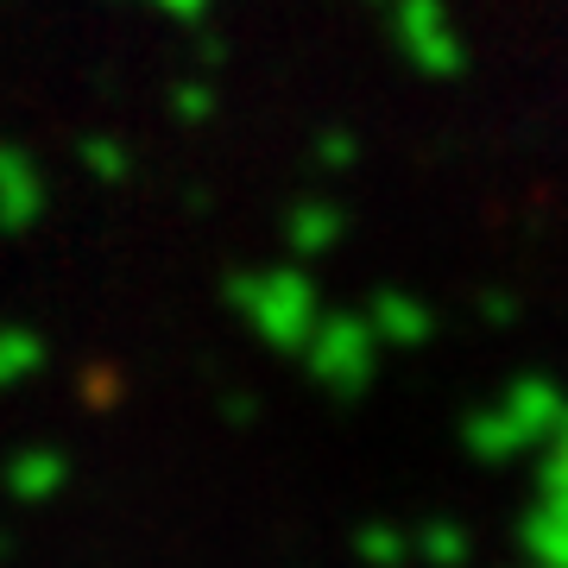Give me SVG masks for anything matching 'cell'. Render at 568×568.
<instances>
[{
  "mask_svg": "<svg viewBox=\"0 0 568 568\" xmlns=\"http://www.w3.org/2000/svg\"><path fill=\"white\" fill-rule=\"evenodd\" d=\"M562 417H568L562 386L544 379V373H525V379H511L499 398L467 410L462 448L480 467H511V462H525V455H537V448L562 429Z\"/></svg>",
  "mask_w": 568,
  "mask_h": 568,
  "instance_id": "cell-1",
  "label": "cell"
},
{
  "mask_svg": "<svg viewBox=\"0 0 568 568\" xmlns=\"http://www.w3.org/2000/svg\"><path fill=\"white\" fill-rule=\"evenodd\" d=\"M227 304L241 316V328L272 354H304L310 328L323 323V291L304 265H253V272H234L227 278Z\"/></svg>",
  "mask_w": 568,
  "mask_h": 568,
  "instance_id": "cell-2",
  "label": "cell"
},
{
  "mask_svg": "<svg viewBox=\"0 0 568 568\" xmlns=\"http://www.w3.org/2000/svg\"><path fill=\"white\" fill-rule=\"evenodd\" d=\"M379 335L366 328L361 310H323V323L310 328L304 342V373L310 386H323L328 398H361V392H373V379H379Z\"/></svg>",
  "mask_w": 568,
  "mask_h": 568,
  "instance_id": "cell-3",
  "label": "cell"
},
{
  "mask_svg": "<svg viewBox=\"0 0 568 568\" xmlns=\"http://www.w3.org/2000/svg\"><path fill=\"white\" fill-rule=\"evenodd\" d=\"M386 26H392V44L398 58L429 82H448L467 70V39L448 0H386Z\"/></svg>",
  "mask_w": 568,
  "mask_h": 568,
  "instance_id": "cell-4",
  "label": "cell"
},
{
  "mask_svg": "<svg viewBox=\"0 0 568 568\" xmlns=\"http://www.w3.org/2000/svg\"><path fill=\"white\" fill-rule=\"evenodd\" d=\"M70 455H63L58 443H26L7 455V467H0V487H7V499L13 506H51V499H63V487H70Z\"/></svg>",
  "mask_w": 568,
  "mask_h": 568,
  "instance_id": "cell-5",
  "label": "cell"
},
{
  "mask_svg": "<svg viewBox=\"0 0 568 568\" xmlns=\"http://www.w3.org/2000/svg\"><path fill=\"white\" fill-rule=\"evenodd\" d=\"M44 215V171L26 145L0 140V234H26Z\"/></svg>",
  "mask_w": 568,
  "mask_h": 568,
  "instance_id": "cell-6",
  "label": "cell"
},
{
  "mask_svg": "<svg viewBox=\"0 0 568 568\" xmlns=\"http://www.w3.org/2000/svg\"><path fill=\"white\" fill-rule=\"evenodd\" d=\"M366 328L379 335V347H398V354H410V347H424L429 335H436V310L417 297V291H373V304L361 310Z\"/></svg>",
  "mask_w": 568,
  "mask_h": 568,
  "instance_id": "cell-7",
  "label": "cell"
},
{
  "mask_svg": "<svg viewBox=\"0 0 568 568\" xmlns=\"http://www.w3.org/2000/svg\"><path fill=\"white\" fill-rule=\"evenodd\" d=\"M347 234V215L335 203H297L284 215V246H291V260L310 265V260H328Z\"/></svg>",
  "mask_w": 568,
  "mask_h": 568,
  "instance_id": "cell-8",
  "label": "cell"
},
{
  "mask_svg": "<svg viewBox=\"0 0 568 568\" xmlns=\"http://www.w3.org/2000/svg\"><path fill=\"white\" fill-rule=\"evenodd\" d=\"M518 544H525L530 568H568V511L549 499H530L518 518Z\"/></svg>",
  "mask_w": 568,
  "mask_h": 568,
  "instance_id": "cell-9",
  "label": "cell"
},
{
  "mask_svg": "<svg viewBox=\"0 0 568 568\" xmlns=\"http://www.w3.org/2000/svg\"><path fill=\"white\" fill-rule=\"evenodd\" d=\"M44 366H51V347H44L39 328H26V323H0V392L32 386Z\"/></svg>",
  "mask_w": 568,
  "mask_h": 568,
  "instance_id": "cell-10",
  "label": "cell"
},
{
  "mask_svg": "<svg viewBox=\"0 0 568 568\" xmlns=\"http://www.w3.org/2000/svg\"><path fill=\"white\" fill-rule=\"evenodd\" d=\"M474 556V537H467L462 518H424V525L410 530V562L424 568H467Z\"/></svg>",
  "mask_w": 568,
  "mask_h": 568,
  "instance_id": "cell-11",
  "label": "cell"
},
{
  "mask_svg": "<svg viewBox=\"0 0 568 568\" xmlns=\"http://www.w3.org/2000/svg\"><path fill=\"white\" fill-rule=\"evenodd\" d=\"M354 562L361 568H410V530H398L392 518H366L354 530Z\"/></svg>",
  "mask_w": 568,
  "mask_h": 568,
  "instance_id": "cell-12",
  "label": "cell"
},
{
  "mask_svg": "<svg viewBox=\"0 0 568 568\" xmlns=\"http://www.w3.org/2000/svg\"><path fill=\"white\" fill-rule=\"evenodd\" d=\"M537 499L568 511V417H562V429L537 448Z\"/></svg>",
  "mask_w": 568,
  "mask_h": 568,
  "instance_id": "cell-13",
  "label": "cell"
},
{
  "mask_svg": "<svg viewBox=\"0 0 568 568\" xmlns=\"http://www.w3.org/2000/svg\"><path fill=\"white\" fill-rule=\"evenodd\" d=\"M77 159L89 164V178H95V183H126V171H133V152H126V140H108V133H89Z\"/></svg>",
  "mask_w": 568,
  "mask_h": 568,
  "instance_id": "cell-14",
  "label": "cell"
},
{
  "mask_svg": "<svg viewBox=\"0 0 568 568\" xmlns=\"http://www.w3.org/2000/svg\"><path fill=\"white\" fill-rule=\"evenodd\" d=\"M171 108H178V121L203 126L209 114H215V89H209V82H178V89H171Z\"/></svg>",
  "mask_w": 568,
  "mask_h": 568,
  "instance_id": "cell-15",
  "label": "cell"
},
{
  "mask_svg": "<svg viewBox=\"0 0 568 568\" xmlns=\"http://www.w3.org/2000/svg\"><path fill=\"white\" fill-rule=\"evenodd\" d=\"M316 159H323V171H347V164H354V140H347V133H328V140L316 145Z\"/></svg>",
  "mask_w": 568,
  "mask_h": 568,
  "instance_id": "cell-16",
  "label": "cell"
},
{
  "mask_svg": "<svg viewBox=\"0 0 568 568\" xmlns=\"http://www.w3.org/2000/svg\"><path fill=\"white\" fill-rule=\"evenodd\" d=\"M140 7L164 13V20H203V13H209V0H140Z\"/></svg>",
  "mask_w": 568,
  "mask_h": 568,
  "instance_id": "cell-17",
  "label": "cell"
},
{
  "mask_svg": "<svg viewBox=\"0 0 568 568\" xmlns=\"http://www.w3.org/2000/svg\"><path fill=\"white\" fill-rule=\"evenodd\" d=\"M480 310H487V323H493V328H511V323H518V297H506V291L480 297Z\"/></svg>",
  "mask_w": 568,
  "mask_h": 568,
  "instance_id": "cell-18",
  "label": "cell"
},
{
  "mask_svg": "<svg viewBox=\"0 0 568 568\" xmlns=\"http://www.w3.org/2000/svg\"><path fill=\"white\" fill-rule=\"evenodd\" d=\"M366 7H386V0H366Z\"/></svg>",
  "mask_w": 568,
  "mask_h": 568,
  "instance_id": "cell-19",
  "label": "cell"
}]
</instances>
